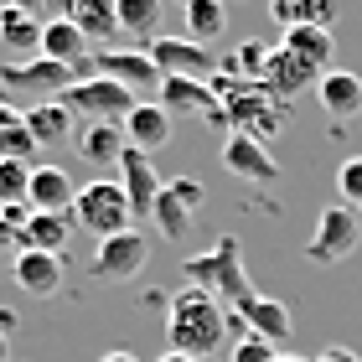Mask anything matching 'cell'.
<instances>
[{"label":"cell","mask_w":362,"mask_h":362,"mask_svg":"<svg viewBox=\"0 0 362 362\" xmlns=\"http://www.w3.org/2000/svg\"><path fill=\"white\" fill-rule=\"evenodd\" d=\"M166 341H171V352H181V357L207 362L212 352L228 347V310L212 300V295L187 285L181 295L166 300Z\"/></svg>","instance_id":"1"},{"label":"cell","mask_w":362,"mask_h":362,"mask_svg":"<svg viewBox=\"0 0 362 362\" xmlns=\"http://www.w3.org/2000/svg\"><path fill=\"white\" fill-rule=\"evenodd\" d=\"M212 93H218V109H223V129L228 135H249L264 145L279 124L290 119L285 104H274V98L259 88V83H233V78H212Z\"/></svg>","instance_id":"2"},{"label":"cell","mask_w":362,"mask_h":362,"mask_svg":"<svg viewBox=\"0 0 362 362\" xmlns=\"http://www.w3.org/2000/svg\"><path fill=\"white\" fill-rule=\"evenodd\" d=\"M181 274H187V285H192V290L212 295V300H218L223 310H228V305H238L243 295H249V274H243V249H238V238H233V233H223L207 254L187 259V264H181Z\"/></svg>","instance_id":"3"},{"label":"cell","mask_w":362,"mask_h":362,"mask_svg":"<svg viewBox=\"0 0 362 362\" xmlns=\"http://www.w3.org/2000/svg\"><path fill=\"white\" fill-rule=\"evenodd\" d=\"M73 218L93 238H114V233H124V228L135 223V212H129V197H124L119 181H88V187H78V197H73Z\"/></svg>","instance_id":"4"},{"label":"cell","mask_w":362,"mask_h":362,"mask_svg":"<svg viewBox=\"0 0 362 362\" xmlns=\"http://www.w3.org/2000/svg\"><path fill=\"white\" fill-rule=\"evenodd\" d=\"M62 104L73 109V119H88V124H124L129 109H135L140 98L129 93V88H119L114 78L88 73V78H73V88L62 93Z\"/></svg>","instance_id":"5"},{"label":"cell","mask_w":362,"mask_h":362,"mask_svg":"<svg viewBox=\"0 0 362 362\" xmlns=\"http://www.w3.org/2000/svg\"><path fill=\"white\" fill-rule=\"evenodd\" d=\"M362 249V218L352 207H321L316 218V233L305 238V259L310 264H341V259H352Z\"/></svg>","instance_id":"6"},{"label":"cell","mask_w":362,"mask_h":362,"mask_svg":"<svg viewBox=\"0 0 362 362\" xmlns=\"http://www.w3.org/2000/svg\"><path fill=\"white\" fill-rule=\"evenodd\" d=\"M73 68H62V62H47V57H21V62H0V88H6L11 98H37V104H47V93H68L73 88Z\"/></svg>","instance_id":"7"},{"label":"cell","mask_w":362,"mask_h":362,"mask_svg":"<svg viewBox=\"0 0 362 362\" xmlns=\"http://www.w3.org/2000/svg\"><path fill=\"white\" fill-rule=\"evenodd\" d=\"M228 332H249V337H259V341H269V347H285V341L295 337V316H290L285 300L249 290V295L233 305V316H228Z\"/></svg>","instance_id":"8"},{"label":"cell","mask_w":362,"mask_h":362,"mask_svg":"<svg viewBox=\"0 0 362 362\" xmlns=\"http://www.w3.org/2000/svg\"><path fill=\"white\" fill-rule=\"evenodd\" d=\"M202 202H207V192H202V181H197V176H166V187H160V197H156V212H151L156 233L171 238V243L187 238Z\"/></svg>","instance_id":"9"},{"label":"cell","mask_w":362,"mask_h":362,"mask_svg":"<svg viewBox=\"0 0 362 362\" xmlns=\"http://www.w3.org/2000/svg\"><path fill=\"white\" fill-rule=\"evenodd\" d=\"M145 57L156 62L160 78H202V83H212L223 73V62L192 37H156V42H145Z\"/></svg>","instance_id":"10"},{"label":"cell","mask_w":362,"mask_h":362,"mask_svg":"<svg viewBox=\"0 0 362 362\" xmlns=\"http://www.w3.org/2000/svg\"><path fill=\"white\" fill-rule=\"evenodd\" d=\"M145 264H151V238L140 233V228H124V233H114V238H98V249H93V279H135Z\"/></svg>","instance_id":"11"},{"label":"cell","mask_w":362,"mask_h":362,"mask_svg":"<svg viewBox=\"0 0 362 362\" xmlns=\"http://www.w3.org/2000/svg\"><path fill=\"white\" fill-rule=\"evenodd\" d=\"M119 187H124V197H129V212H135V223L140 218H151L156 212V197H160V187H166V176L156 171V156H145V151H135V145H124V156H119Z\"/></svg>","instance_id":"12"},{"label":"cell","mask_w":362,"mask_h":362,"mask_svg":"<svg viewBox=\"0 0 362 362\" xmlns=\"http://www.w3.org/2000/svg\"><path fill=\"white\" fill-rule=\"evenodd\" d=\"M156 104L166 109L171 119H212V124H223L218 93H212V83H202V78H160Z\"/></svg>","instance_id":"13"},{"label":"cell","mask_w":362,"mask_h":362,"mask_svg":"<svg viewBox=\"0 0 362 362\" xmlns=\"http://www.w3.org/2000/svg\"><path fill=\"white\" fill-rule=\"evenodd\" d=\"M223 166L238 181H254V187H274L279 181V160L269 156V145H259L249 135H228L223 140Z\"/></svg>","instance_id":"14"},{"label":"cell","mask_w":362,"mask_h":362,"mask_svg":"<svg viewBox=\"0 0 362 362\" xmlns=\"http://www.w3.org/2000/svg\"><path fill=\"white\" fill-rule=\"evenodd\" d=\"M316 78H321V73L305 68L295 52H285V47H269V62H264V78H259V88H264L274 104H285V98L316 88Z\"/></svg>","instance_id":"15"},{"label":"cell","mask_w":362,"mask_h":362,"mask_svg":"<svg viewBox=\"0 0 362 362\" xmlns=\"http://www.w3.org/2000/svg\"><path fill=\"white\" fill-rule=\"evenodd\" d=\"M47 62H62V68H73L78 78H88L83 68H93V52H88V42H83V31H78L73 21H62V16H52V21L42 26V52Z\"/></svg>","instance_id":"16"},{"label":"cell","mask_w":362,"mask_h":362,"mask_svg":"<svg viewBox=\"0 0 362 362\" xmlns=\"http://www.w3.org/2000/svg\"><path fill=\"white\" fill-rule=\"evenodd\" d=\"M93 73L98 78H114L119 88H145V83H156V62L145 57V52H135V47H104V52H93Z\"/></svg>","instance_id":"17"},{"label":"cell","mask_w":362,"mask_h":362,"mask_svg":"<svg viewBox=\"0 0 362 362\" xmlns=\"http://www.w3.org/2000/svg\"><path fill=\"white\" fill-rule=\"evenodd\" d=\"M11 274H16V285H21L31 300H52V295L62 290V259L57 254L21 249V254L11 259Z\"/></svg>","instance_id":"18"},{"label":"cell","mask_w":362,"mask_h":362,"mask_svg":"<svg viewBox=\"0 0 362 362\" xmlns=\"http://www.w3.org/2000/svg\"><path fill=\"white\" fill-rule=\"evenodd\" d=\"M119 129H124V145H135V151H145V156H156V151L171 145V114L160 104H145V98L129 109V119Z\"/></svg>","instance_id":"19"},{"label":"cell","mask_w":362,"mask_h":362,"mask_svg":"<svg viewBox=\"0 0 362 362\" xmlns=\"http://www.w3.org/2000/svg\"><path fill=\"white\" fill-rule=\"evenodd\" d=\"M62 21H73L83 31V42H114L119 37V16H114V0H62Z\"/></svg>","instance_id":"20"},{"label":"cell","mask_w":362,"mask_h":362,"mask_svg":"<svg viewBox=\"0 0 362 362\" xmlns=\"http://www.w3.org/2000/svg\"><path fill=\"white\" fill-rule=\"evenodd\" d=\"M73 176L62 166H31V192H26V207L31 212H73Z\"/></svg>","instance_id":"21"},{"label":"cell","mask_w":362,"mask_h":362,"mask_svg":"<svg viewBox=\"0 0 362 362\" xmlns=\"http://www.w3.org/2000/svg\"><path fill=\"white\" fill-rule=\"evenodd\" d=\"M26 129L37 140V151H52V145H73V109L62 98H47V104L26 109Z\"/></svg>","instance_id":"22"},{"label":"cell","mask_w":362,"mask_h":362,"mask_svg":"<svg viewBox=\"0 0 362 362\" xmlns=\"http://www.w3.org/2000/svg\"><path fill=\"white\" fill-rule=\"evenodd\" d=\"M316 98H321V109L332 114V119H357L362 114V78L332 68V73L316 78Z\"/></svg>","instance_id":"23"},{"label":"cell","mask_w":362,"mask_h":362,"mask_svg":"<svg viewBox=\"0 0 362 362\" xmlns=\"http://www.w3.org/2000/svg\"><path fill=\"white\" fill-rule=\"evenodd\" d=\"M73 218L68 212H31L26 218V228H21V249H37V254H57L62 259V249L73 243Z\"/></svg>","instance_id":"24"},{"label":"cell","mask_w":362,"mask_h":362,"mask_svg":"<svg viewBox=\"0 0 362 362\" xmlns=\"http://www.w3.org/2000/svg\"><path fill=\"white\" fill-rule=\"evenodd\" d=\"M42 26L37 16H26V11H16V6H0V47L11 52V62H21L26 52L37 57L42 52Z\"/></svg>","instance_id":"25"},{"label":"cell","mask_w":362,"mask_h":362,"mask_svg":"<svg viewBox=\"0 0 362 362\" xmlns=\"http://www.w3.org/2000/svg\"><path fill=\"white\" fill-rule=\"evenodd\" d=\"M279 47H285V52H295L305 68H316V73L337 57V37H332L326 26H290L285 37H279Z\"/></svg>","instance_id":"26"},{"label":"cell","mask_w":362,"mask_h":362,"mask_svg":"<svg viewBox=\"0 0 362 362\" xmlns=\"http://www.w3.org/2000/svg\"><path fill=\"white\" fill-rule=\"evenodd\" d=\"M269 16L279 26H326L332 31V21L341 16V0H269Z\"/></svg>","instance_id":"27"},{"label":"cell","mask_w":362,"mask_h":362,"mask_svg":"<svg viewBox=\"0 0 362 362\" xmlns=\"http://www.w3.org/2000/svg\"><path fill=\"white\" fill-rule=\"evenodd\" d=\"M31 151H37V140L26 129V109L0 98V160H26L31 166Z\"/></svg>","instance_id":"28"},{"label":"cell","mask_w":362,"mask_h":362,"mask_svg":"<svg viewBox=\"0 0 362 362\" xmlns=\"http://www.w3.org/2000/svg\"><path fill=\"white\" fill-rule=\"evenodd\" d=\"M181 21H187V37L212 47L228 31V0H187L181 6Z\"/></svg>","instance_id":"29"},{"label":"cell","mask_w":362,"mask_h":362,"mask_svg":"<svg viewBox=\"0 0 362 362\" xmlns=\"http://www.w3.org/2000/svg\"><path fill=\"white\" fill-rule=\"evenodd\" d=\"M160 0H114V16H119V37H140L156 42L160 37Z\"/></svg>","instance_id":"30"},{"label":"cell","mask_w":362,"mask_h":362,"mask_svg":"<svg viewBox=\"0 0 362 362\" xmlns=\"http://www.w3.org/2000/svg\"><path fill=\"white\" fill-rule=\"evenodd\" d=\"M78 156L88 160V166H119V156H124V129L119 124H88V135L78 140Z\"/></svg>","instance_id":"31"},{"label":"cell","mask_w":362,"mask_h":362,"mask_svg":"<svg viewBox=\"0 0 362 362\" xmlns=\"http://www.w3.org/2000/svg\"><path fill=\"white\" fill-rule=\"evenodd\" d=\"M31 166L26 160H0V207H26Z\"/></svg>","instance_id":"32"},{"label":"cell","mask_w":362,"mask_h":362,"mask_svg":"<svg viewBox=\"0 0 362 362\" xmlns=\"http://www.w3.org/2000/svg\"><path fill=\"white\" fill-rule=\"evenodd\" d=\"M337 192H341V207H352L362 218V156H347L337 166Z\"/></svg>","instance_id":"33"},{"label":"cell","mask_w":362,"mask_h":362,"mask_svg":"<svg viewBox=\"0 0 362 362\" xmlns=\"http://www.w3.org/2000/svg\"><path fill=\"white\" fill-rule=\"evenodd\" d=\"M26 218H31L26 207H6V212H0V259L21 254V228H26Z\"/></svg>","instance_id":"34"},{"label":"cell","mask_w":362,"mask_h":362,"mask_svg":"<svg viewBox=\"0 0 362 362\" xmlns=\"http://www.w3.org/2000/svg\"><path fill=\"white\" fill-rule=\"evenodd\" d=\"M274 357H279V347H269V341H259L249 332H238V341L228 347V362H274Z\"/></svg>","instance_id":"35"},{"label":"cell","mask_w":362,"mask_h":362,"mask_svg":"<svg viewBox=\"0 0 362 362\" xmlns=\"http://www.w3.org/2000/svg\"><path fill=\"white\" fill-rule=\"evenodd\" d=\"M316 362H362V357H357L352 347H321V357H316Z\"/></svg>","instance_id":"36"},{"label":"cell","mask_w":362,"mask_h":362,"mask_svg":"<svg viewBox=\"0 0 362 362\" xmlns=\"http://www.w3.org/2000/svg\"><path fill=\"white\" fill-rule=\"evenodd\" d=\"M6 6H16V11H26V16H37V21H42V16H47V6H52V0H6Z\"/></svg>","instance_id":"37"},{"label":"cell","mask_w":362,"mask_h":362,"mask_svg":"<svg viewBox=\"0 0 362 362\" xmlns=\"http://www.w3.org/2000/svg\"><path fill=\"white\" fill-rule=\"evenodd\" d=\"M104 362H140V357L129 352V347H109V352H104Z\"/></svg>","instance_id":"38"},{"label":"cell","mask_w":362,"mask_h":362,"mask_svg":"<svg viewBox=\"0 0 362 362\" xmlns=\"http://www.w3.org/2000/svg\"><path fill=\"white\" fill-rule=\"evenodd\" d=\"M156 362H197V357H181V352H166V357H156Z\"/></svg>","instance_id":"39"},{"label":"cell","mask_w":362,"mask_h":362,"mask_svg":"<svg viewBox=\"0 0 362 362\" xmlns=\"http://www.w3.org/2000/svg\"><path fill=\"white\" fill-rule=\"evenodd\" d=\"M0 362H11V341H6V332H0Z\"/></svg>","instance_id":"40"},{"label":"cell","mask_w":362,"mask_h":362,"mask_svg":"<svg viewBox=\"0 0 362 362\" xmlns=\"http://www.w3.org/2000/svg\"><path fill=\"white\" fill-rule=\"evenodd\" d=\"M274 362H305V357H295V352H279V357H274Z\"/></svg>","instance_id":"41"},{"label":"cell","mask_w":362,"mask_h":362,"mask_svg":"<svg viewBox=\"0 0 362 362\" xmlns=\"http://www.w3.org/2000/svg\"><path fill=\"white\" fill-rule=\"evenodd\" d=\"M160 6H187V0H160Z\"/></svg>","instance_id":"42"},{"label":"cell","mask_w":362,"mask_h":362,"mask_svg":"<svg viewBox=\"0 0 362 362\" xmlns=\"http://www.w3.org/2000/svg\"><path fill=\"white\" fill-rule=\"evenodd\" d=\"M0 212H6V207H0Z\"/></svg>","instance_id":"43"}]
</instances>
